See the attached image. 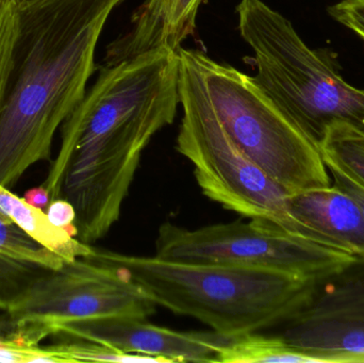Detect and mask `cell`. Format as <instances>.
<instances>
[{"label": "cell", "instance_id": "1", "mask_svg": "<svg viewBox=\"0 0 364 363\" xmlns=\"http://www.w3.org/2000/svg\"><path fill=\"white\" fill-rule=\"evenodd\" d=\"M178 51L157 48L104 65L62 124L61 146L44 185L76 211L78 239L93 244L119 221L143 151L174 121Z\"/></svg>", "mask_w": 364, "mask_h": 363}, {"label": "cell", "instance_id": "2", "mask_svg": "<svg viewBox=\"0 0 364 363\" xmlns=\"http://www.w3.org/2000/svg\"><path fill=\"white\" fill-rule=\"evenodd\" d=\"M124 0H25L0 104V185L50 157L53 136L87 93L95 50Z\"/></svg>", "mask_w": 364, "mask_h": 363}, {"label": "cell", "instance_id": "3", "mask_svg": "<svg viewBox=\"0 0 364 363\" xmlns=\"http://www.w3.org/2000/svg\"><path fill=\"white\" fill-rule=\"evenodd\" d=\"M87 258L119 269L159 306L230 338L282 326L305 306L316 281L252 266L170 261L95 247Z\"/></svg>", "mask_w": 364, "mask_h": 363}, {"label": "cell", "instance_id": "4", "mask_svg": "<svg viewBox=\"0 0 364 363\" xmlns=\"http://www.w3.org/2000/svg\"><path fill=\"white\" fill-rule=\"evenodd\" d=\"M178 89L203 104L235 146L289 194L331 187L318 147L254 77L199 49L181 48Z\"/></svg>", "mask_w": 364, "mask_h": 363}, {"label": "cell", "instance_id": "5", "mask_svg": "<svg viewBox=\"0 0 364 363\" xmlns=\"http://www.w3.org/2000/svg\"><path fill=\"white\" fill-rule=\"evenodd\" d=\"M235 10L254 53L255 80L318 148L333 124L364 130V90L344 80L331 55L310 48L263 0H241Z\"/></svg>", "mask_w": 364, "mask_h": 363}, {"label": "cell", "instance_id": "6", "mask_svg": "<svg viewBox=\"0 0 364 363\" xmlns=\"http://www.w3.org/2000/svg\"><path fill=\"white\" fill-rule=\"evenodd\" d=\"M155 256L170 261L265 269L306 281L327 276L354 258L263 220L197 229L166 222L158 230Z\"/></svg>", "mask_w": 364, "mask_h": 363}, {"label": "cell", "instance_id": "7", "mask_svg": "<svg viewBox=\"0 0 364 363\" xmlns=\"http://www.w3.org/2000/svg\"><path fill=\"white\" fill-rule=\"evenodd\" d=\"M179 102L183 114L176 148L192 163L203 193L242 217L272 222L320 242L291 215L290 194L235 146L209 110L181 90Z\"/></svg>", "mask_w": 364, "mask_h": 363}, {"label": "cell", "instance_id": "8", "mask_svg": "<svg viewBox=\"0 0 364 363\" xmlns=\"http://www.w3.org/2000/svg\"><path fill=\"white\" fill-rule=\"evenodd\" d=\"M157 306L119 269L83 257L32 283L6 309V326L40 345L61 324L106 317L149 319Z\"/></svg>", "mask_w": 364, "mask_h": 363}, {"label": "cell", "instance_id": "9", "mask_svg": "<svg viewBox=\"0 0 364 363\" xmlns=\"http://www.w3.org/2000/svg\"><path fill=\"white\" fill-rule=\"evenodd\" d=\"M280 338L316 363L364 358V256L314 281L305 306L282 324Z\"/></svg>", "mask_w": 364, "mask_h": 363}, {"label": "cell", "instance_id": "10", "mask_svg": "<svg viewBox=\"0 0 364 363\" xmlns=\"http://www.w3.org/2000/svg\"><path fill=\"white\" fill-rule=\"evenodd\" d=\"M134 317H106L58 325L53 335L92 341L128 353L164 358L170 362H215L230 337L216 332H182Z\"/></svg>", "mask_w": 364, "mask_h": 363}, {"label": "cell", "instance_id": "11", "mask_svg": "<svg viewBox=\"0 0 364 363\" xmlns=\"http://www.w3.org/2000/svg\"><path fill=\"white\" fill-rule=\"evenodd\" d=\"M203 0H144L132 16L129 27L107 47L105 65H113L146 51H178L194 33Z\"/></svg>", "mask_w": 364, "mask_h": 363}, {"label": "cell", "instance_id": "12", "mask_svg": "<svg viewBox=\"0 0 364 363\" xmlns=\"http://www.w3.org/2000/svg\"><path fill=\"white\" fill-rule=\"evenodd\" d=\"M291 215L323 244L364 256V222L357 202L336 185L288 196Z\"/></svg>", "mask_w": 364, "mask_h": 363}, {"label": "cell", "instance_id": "13", "mask_svg": "<svg viewBox=\"0 0 364 363\" xmlns=\"http://www.w3.org/2000/svg\"><path fill=\"white\" fill-rule=\"evenodd\" d=\"M0 212L12 220L23 232L42 246L61 257L66 264L87 257L93 246L72 237L64 228L49 221L42 209L28 204L23 198L0 185Z\"/></svg>", "mask_w": 364, "mask_h": 363}, {"label": "cell", "instance_id": "14", "mask_svg": "<svg viewBox=\"0 0 364 363\" xmlns=\"http://www.w3.org/2000/svg\"><path fill=\"white\" fill-rule=\"evenodd\" d=\"M215 362L316 363L280 337L259 336L257 332L229 338L218 350Z\"/></svg>", "mask_w": 364, "mask_h": 363}, {"label": "cell", "instance_id": "15", "mask_svg": "<svg viewBox=\"0 0 364 363\" xmlns=\"http://www.w3.org/2000/svg\"><path fill=\"white\" fill-rule=\"evenodd\" d=\"M318 149L327 166L364 188V130L348 123L333 124Z\"/></svg>", "mask_w": 364, "mask_h": 363}, {"label": "cell", "instance_id": "16", "mask_svg": "<svg viewBox=\"0 0 364 363\" xmlns=\"http://www.w3.org/2000/svg\"><path fill=\"white\" fill-rule=\"evenodd\" d=\"M0 256L34 264L48 270H59L66 264L61 257L30 238L2 212H0Z\"/></svg>", "mask_w": 364, "mask_h": 363}, {"label": "cell", "instance_id": "17", "mask_svg": "<svg viewBox=\"0 0 364 363\" xmlns=\"http://www.w3.org/2000/svg\"><path fill=\"white\" fill-rule=\"evenodd\" d=\"M57 354L60 362H146L166 363L168 360L142 354L128 353L110 345L78 340L48 347Z\"/></svg>", "mask_w": 364, "mask_h": 363}, {"label": "cell", "instance_id": "18", "mask_svg": "<svg viewBox=\"0 0 364 363\" xmlns=\"http://www.w3.org/2000/svg\"><path fill=\"white\" fill-rule=\"evenodd\" d=\"M17 30L18 4L15 0H0V104L12 63Z\"/></svg>", "mask_w": 364, "mask_h": 363}, {"label": "cell", "instance_id": "19", "mask_svg": "<svg viewBox=\"0 0 364 363\" xmlns=\"http://www.w3.org/2000/svg\"><path fill=\"white\" fill-rule=\"evenodd\" d=\"M329 14L364 40V0H341L329 8Z\"/></svg>", "mask_w": 364, "mask_h": 363}, {"label": "cell", "instance_id": "20", "mask_svg": "<svg viewBox=\"0 0 364 363\" xmlns=\"http://www.w3.org/2000/svg\"><path fill=\"white\" fill-rule=\"evenodd\" d=\"M46 213L49 221L57 227H68L75 224V220H76V211L74 207L63 198L51 200L47 207Z\"/></svg>", "mask_w": 364, "mask_h": 363}, {"label": "cell", "instance_id": "21", "mask_svg": "<svg viewBox=\"0 0 364 363\" xmlns=\"http://www.w3.org/2000/svg\"><path fill=\"white\" fill-rule=\"evenodd\" d=\"M327 168H328L329 174H331L333 185L348 193L357 202L364 222V188L350 180L346 175L342 174L336 168H331V166H327Z\"/></svg>", "mask_w": 364, "mask_h": 363}, {"label": "cell", "instance_id": "22", "mask_svg": "<svg viewBox=\"0 0 364 363\" xmlns=\"http://www.w3.org/2000/svg\"><path fill=\"white\" fill-rule=\"evenodd\" d=\"M23 200L31 206L43 210L48 207L49 202H50V195H49L46 188L44 185H41V187L32 188L26 191L23 194Z\"/></svg>", "mask_w": 364, "mask_h": 363}, {"label": "cell", "instance_id": "23", "mask_svg": "<svg viewBox=\"0 0 364 363\" xmlns=\"http://www.w3.org/2000/svg\"><path fill=\"white\" fill-rule=\"evenodd\" d=\"M15 1H16L17 4H21V2L25 1V0H15Z\"/></svg>", "mask_w": 364, "mask_h": 363}, {"label": "cell", "instance_id": "24", "mask_svg": "<svg viewBox=\"0 0 364 363\" xmlns=\"http://www.w3.org/2000/svg\"><path fill=\"white\" fill-rule=\"evenodd\" d=\"M361 363H364V358H363V362H361Z\"/></svg>", "mask_w": 364, "mask_h": 363}]
</instances>
